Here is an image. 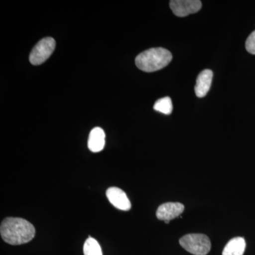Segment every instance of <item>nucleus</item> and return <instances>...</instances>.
I'll list each match as a JSON object with an SVG mask.
<instances>
[{"instance_id":"obj_6","label":"nucleus","mask_w":255,"mask_h":255,"mask_svg":"<svg viewBox=\"0 0 255 255\" xmlns=\"http://www.w3.org/2000/svg\"><path fill=\"white\" fill-rule=\"evenodd\" d=\"M184 206L181 203L167 202L159 206L156 216L160 221H170L182 214Z\"/></svg>"},{"instance_id":"obj_7","label":"nucleus","mask_w":255,"mask_h":255,"mask_svg":"<svg viewBox=\"0 0 255 255\" xmlns=\"http://www.w3.org/2000/svg\"><path fill=\"white\" fill-rule=\"evenodd\" d=\"M107 199L111 204L122 211H129L131 208V204L125 192L118 187H111L107 189Z\"/></svg>"},{"instance_id":"obj_13","label":"nucleus","mask_w":255,"mask_h":255,"mask_svg":"<svg viewBox=\"0 0 255 255\" xmlns=\"http://www.w3.org/2000/svg\"><path fill=\"white\" fill-rule=\"evenodd\" d=\"M246 48L250 53L255 55V31H253L247 39Z\"/></svg>"},{"instance_id":"obj_9","label":"nucleus","mask_w":255,"mask_h":255,"mask_svg":"<svg viewBox=\"0 0 255 255\" xmlns=\"http://www.w3.org/2000/svg\"><path fill=\"white\" fill-rule=\"evenodd\" d=\"M106 134L100 127L94 128L90 132L88 139V147L92 152H99L105 146Z\"/></svg>"},{"instance_id":"obj_4","label":"nucleus","mask_w":255,"mask_h":255,"mask_svg":"<svg viewBox=\"0 0 255 255\" xmlns=\"http://www.w3.org/2000/svg\"><path fill=\"white\" fill-rule=\"evenodd\" d=\"M55 41L51 37H46L37 43L29 55L30 63L33 65H39L50 58L54 51Z\"/></svg>"},{"instance_id":"obj_10","label":"nucleus","mask_w":255,"mask_h":255,"mask_svg":"<svg viewBox=\"0 0 255 255\" xmlns=\"http://www.w3.org/2000/svg\"><path fill=\"white\" fill-rule=\"evenodd\" d=\"M246 243L244 238L237 237L228 242L223 249V255H243L246 251Z\"/></svg>"},{"instance_id":"obj_3","label":"nucleus","mask_w":255,"mask_h":255,"mask_svg":"<svg viewBox=\"0 0 255 255\" xmlns=\"http://www.w3.org/2000/svg\"><path fill=\"white\" fill-rule=\"evenodd\" d=\"M179 244L194 255H206L211 251V243L208 236L203 234H188L179 240Z\"/></svg>"},{"instance_id":"obj_2","label":"nucleus","mask_w":255,"mask_h":255,"mask_svg":"<svg viewBox=\"0 0 255 255\" xmlns=\"http://www.w3.org/2000/svg\"><path fill=\"white\" fill-rule=\"evenodd\" d=\"M172 55L163 48H153L140 53L135 58L137 68L146 73H152L164 68L172 61Z\"/></svg>"},{"instance_id":"obj_12","label":"nucleus","mask_w":255,"mask_h":255,"mask_svg":"<svg viewBox=\"0 0 255 255\" xmlns=\"http://www.w3.org/2000/svg\"><path fill=\"white\" fill-rule=\"evenodd\" d=\"M153 108L157 112L166 114V115H169L173 110V106H172L171 99L167 97L157 100L154 105Z\"/></svg>"},{"instance_id":"obj_11","label":"nucleus","mask_w":255,"mask_h":255,"mask_svg":"<svg viewBox=\"0 0 255 255\" xmlns=\"http://www.w3.org/2000/svg\"><path fill=\"white\" fill-rule=\"evenodd\" d=\"M84 255H103L102 248L95 238L89 237L83 248Z\"/></svg>"},{"instance_id":"obj_5","label":"nucleus","mask_w":255,"mask_h":255,"mask_svg":"<svg viewBox=\"0 0 255 255\" xmlns=\"http://www.w3.org/2000/svg\"><path fill=\"white\" fill-rule=\"evenodd\" d=\"M201 6L202 3L199 0H172L169 2L172 12L179 17L198 12Z\"/></svg>"},{"instance_id":"obj_1","label":"nucleus","mask_w":255,"mask_h":255,"mask_svg":"<svg viewBox=\"0 0 255 255\" xmlns=\"http://www.w3.org/2000/svg\"><path fill=\"white\" fill-rule=\"evenodd\" d=\"M3 241L12 246H18L32 241L36 234L34 226L21 218H6L0 226Z\"/></svg>"},{"instance_id":"obj_8","label":"nucleus","mask_w":255,"mask_h":255,"mask_svg":"<svg viewBox=\"0 0 255 255\" xmlns=\"http://www.w3.org/2000/svg\"><path fill=\"white\" fill-rule=\"evenodd\" d=\"M213 80V72L205 70L201 72L196 79L195 93L199 98L205 97L211 88Z\"/></svg>"}]
</instances>
